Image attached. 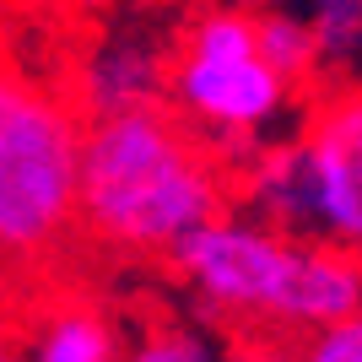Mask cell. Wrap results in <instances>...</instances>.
<instances>
[{
    "instance_id": "cell-7",
    "label": "cell",
    "mask_w": 362,
    "mask_h": 362,
    "mask_svg": "<svg viewBox=\"0 0 362 362\" xmlns=\"http://www.w3.org/2000/svg\"><path fill=\"white\" fill-rule=\"evenodd\" d=\"M16 362H119V319L81 287L49 292L22 325Z\"/></svg>"
},
{
    "instance_id": "cell-10",
    "label": "cell",
    "mask_w": 362,
    "mask_h": 362,
    "mask_svg": "<svg viewBox=\"0 0 362 362\" xmlns=\"http://www.w3.org/2000/svg\"><path fill=\"white\" fill-rule=\"evenodd\" d=\"M222 346L195 325H179L173 314H146L130 346H119V362H216Z\"/></svg>"
},
{
    "instance_id": "cell-14",
    "label": "cell",
    "mask_w": 362,
    "mask_h": 362,
    "mask_svg": "<svg viewBox=\"0 0 362 362\" xmlns=\"http://www.w3.org/2000/svg\"><path fill=\"white\" fill-rule=\"evenodd\" d=\"M0 6H11V11H33V16H49V11H76L81 0H0Z\"/></svg>"
},
{
    "instance_id": "cell-12",
    "label": "cell",
    "mask_w": 362,
    "mask_h": 362,
    "mask_svg": "<svg viewBox=\"0 0 362 362\" xmlns=\"http://www.w3.org/2000/svg\"><path fill=\"white\" fill-rule=\"evenodd\" d=\"M216 362H298L287 341H259V335H222Z\"/></svg>"
},
{
    "instance_id": "cell-9",
    "label": "cell",
    "mask_w": 362,
    "mask_h": 362,
    "mask_svg": "<svg viewBox=\"0 0 362 362\" xmlns=\"http://www.w3.org/2000/svg\"><path fill=\"white\" fill-rule=\"evenodd\" d=\"M298 11L314 33L319 71L362 65V0H298Z\"/></svg>"
},
{
    "instance_id": "cell-13",
    "label": "cell",
    "mask_w": 362,
    "mask_h": 362,
    "mask_svg": "<svg viewBox=\"0 0 362 362\" xmlns=\"http://www.w3.org/2000/svg\"><path fill=\"white\" fill-rule=\"evenodd\" d=\"M22 325H28V319L11 314V308L0 303V362H16V357H22Z\"/></svg>"
},
{
    "instance_id": "cell-3",
    "label": "cell",
    "mask_w": 362,
    "mask_h": 362,
    "mask_svg": "<svg viewBox=\"0 0 362 362\" xmlns=\"http://www.w3.org/2000/svg\"><path fill=\"white\" fill-rule=\"evenodd\" d=\"M233 200L276 233L319 238L362 259V87H335L281 146H255Z\"/></svg>"
},
{
    "instance_id": "cell-2",
    "label": "cell",
    "mask_w": 362,
    "mask_h": 362,
    "mask_svg": "<svg viewBox=\"0 0 362 362\" xmlns=\"http://www.w3.org/2000/svg\"><path fill=\"white\" fill-rule=\"evenodd\" d=\"M173 271L189 303L222 325V335L298 341V335L362 308V259L319 238L276 233L249 211H222L179 243Z\"/></svg>"
},
{
    "instance_id": "cell-16",
    "label": "cell",
    "mask_w": 362,
    "mask_h": 362,
    "mask_svg": "<svg viewBox=\"0 0 362 362\" xmlns=\"http://www.w3.org/2000/svg\"><path fill=\"white\" fill-rule=\"evenodd\" d=\"M243 6H298V0H243Z\"/></svg>"
},
{
    "instance_id": "cell-15",
    "label": "cell",
    "mask_w": 362,
    "mask_h": 362,
    "mask_svg": "<svg viewBox=\"0 0 362 362\" xmlns=\"http://www.w3.org/2000/svg\"><path fill=\"white\" fill-rule=\"evenodd\" d=\"M16 76H22V71H16V65L6 60V54H0V98H6V92H11V81H16Z\"/></svg>"
},
{
    "instance_id": "cell-8",
    "label": "cell",
    "mask_w": 362,
    "mask_h": 362,
    "mask_svg": "<svg viewBox=\"0 0 362 362\" xmlns=\"http://www.w3.org/2000/svg\"><path fill=\"white\" fill-rule=\"evenodd\" d=\"M255 38H259V54L276 65V76L292 92H303L319 76V49L298 6H255Z\"/></svg>"
},
{
    "instance_id": "cell-1",
    "label": "cell",
    "mask_w": 362,
    "mask_h": 362,
    "mask_svg": "<svg viewBox=\"0 0 362 362\" xmlns=\"http://www.w3.org/2000/svg\"><path fill=\"white\" fill-rule=\"evenodd\" d=\"M222 211H233V168L168 108L81 119L76 238L114 259L168 265Z\"/></svg>"
},
{
    "instance_id": "cell-11",
    "label": "cell",
    "mask_w": 362,
    "mask_h": 362,
    "mask_svg": "<svg viewBox=\"0 0 362 362\" xmlns=\"http://www.w3.org/2000/svg\"><path fill=\"white\" fill-rule=\"evenodd\" d=\"M298 362H362V308H351L346 319H330L319 330L292 341Z\"/></svg>"
},
{
    "instance_id": "cell-4",
    "label": "cell",
    "mask_w": 362,
    "mask_h": 362,
    "mask_svg": "<svg viewBox=\"0 0 362 362\" xmlns=\"http://www.w3.org/2000/svg\"><path fill=\"white\" fill-rule=\"evenodd\" d=\"M81 114L54 81L28 71L0 98V281L38 276L76 238Z\"/></svg>"
},
{
    "instance_id": "cell-5",
    "label": "cell",
    "mask_w": 362,
    "mask_h": 362,
    "mask_svg": "<svg viewBox=\"0 0 362 362\" xmlns=\"http://www.w3.org/2000/svg\"><path fill=\"white\" fill-rule=\"evenodd\" d=\"M298 92L276 76V65L259 54L255 6L216 0L200 6L168 44V98L163 108L179 124H189L216 151H249L265 141Z\"/></svg>"
},
{
    "instance_id": "cell-6",
    "label": "cell",
    "mask_w": 362,
    "mask_h": 362,
    "mask_svg": "<svg viewBox=\"0 0 362 362\" xmlns=\"http://www.w3.org/2000/svg\"><path fill=\"white\" fill-rule=\"evenodd\" d=\"M65 98L81 119L130 114V108H163L168 98V44L151 33H108L71 65Z\"/></svg>"
}]
</instances>
